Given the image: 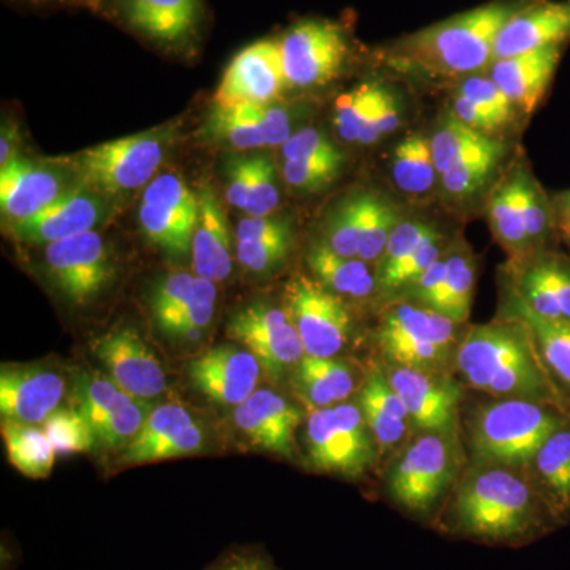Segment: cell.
<instances>
[{
  "label": "cell",
  "instance_id": "6da1fadb",
  "mask_svg": "<svg viewBox=\"0 0 570 570\" xmlns=\"http://www.w3.org/2000/svg\"><path fill=\"white\" fill-rule=\"evenodd\" d=\"M434 528L485 546L523 547L561 527L527 469L469 463Z\"/></svg>",
  "mask_w": 570,
  "mask_h": 570
},
{
  "label": "cell",
  "instance_id": "7a4b0ae2",
  "mask_svg": "<svg viewBox=\"0 0 570 570\" xmlns=\"http://www.w3.org/2000/svg\"><path fill=\"white\" fill-rule=\"evenodd\" d=\"M452 371L463 387L490 397L538 401L570 414L543 366L530 328L509 314L501 313L489 324L466 326Z\"/></svg>",
  "mask_w": 570,
  "mask_h": 570
},
{
  "label": "cell",
  "instance_id": "3957f363",
  "mask_svg": "<svg viewBox=\"0 0 570 570\" xmlns=\"http://www.w3.org/2000/svg\"><path fill=\"white\" fill-rule=\"evenodd\" d=\"M527 0H493L393 41L385 56L397 70L466 78L493 62L494 41Z\"/></svg>",
  "mask_w": 570,
  "mask_h": 570
},
{
  "label": "cell",
  "instance_id": "277c9868",
  "mask_svg": "<svg viewBox=\"0 0 570 570\" xmlns=\"http://www.w3.org/2000/svg\"><path fill=\"white\" fill-rule=\"evenodd\" d=\"M460 434L419 431L390 464L385 494L411 519L434 527L463 474Z\"/></svg>",
  "mask_w": 570,
  "mask_h": 570
},
{
  "label": "cell",
  "instance_id": "5b68a950",
  "mask_svg": "<svg viewBox=\"0 0 570 570\" xmlns=\"http://www.w3.org/2000/svg\"><path fill=\"white\" fill-rule=\"evenodd\" d=\"M569 415L538 401L491 397L469 415V461L524 468Z\"/></svg>",
  "mask_w": 570,
  "mask_h": 570
},
{
  "label": "cell",
  "instance_id": "8992f818",
  "mask_svg": "<svg viewBox=\"0 0 570 570\" xmlns=\"http://www.w3.org/2000/svg\"><path fill=\"white\" fill-rule=\"evenodd\" d=\"M466 326L411 299H396L382 314L376 341L382 362L453 373Z\"/></svg>",
  "mask_w": 570,
  "mask_h": 570
},
{
  "label": "cell",
  "instance_id": "52a82bcc",
  "mask_svg": "<svg viewBox=\"0 0 570 570\" xmlns=\"http://www.w3.org/2000/svg\"><path fill=\"white\" fill-rule=\"evenodd\" d=\"M174 127L148 130L92 146L67 165L81 187L100 195H122L148 186L167 156Z\"/></svg>",
  "mask_w": 570,
  "mask_h": 570
},
{
  "label": "cell",
  "instance_id": "ba28073f",
  "mask_svg": "<svg viewBox=\"0 0 570 570\" xmlns=\"http://www.w3.org/2000/svg\"><path fill=\"white\" fill-rule=\"evenodd\" d=\"M305 444L311 468L344 478L365 474L379 455L362 409L351 401L311 411Z\"/></svg>",
  "mask_w": 570,
  "mask_h": 570
},
{
  "label": "cell",
  "instance_id": "9c48e42d",
  "mask_svg": "<svg viewBox=\"0 0 570 570\" xmlns=\"http://www.w3.org/2000/svg\"><path fill=\"white\" fill-rule=\"evenodd\" d=\"M277 41L288 88H318L336 80L351 51L337 22L316 18L296 22Z\"/></svg>",
  "mask_w": 570,
  "mask_h": 570
},
{
  "label": "cell",
  "instance_id": "30bf717a",
  "mask_svg": "<svg viewBox=\"0 0 570 570\" xmlns=\"http://www.w3.org/2000/svg\"><path fill=\"white\" fill-rule=\"evenodd\" d=\"M287 313L302 337L306 355L336 356L347 346L352 318L341 296L314 277L296 275L285 287Z\"/></svg>",
  "mask_w": 570,
  "mask_h": 570
},
{
  "label": "cell",
  "instance_id": "8fae6325",
  "mask_svg": "<svg viewBox=\"0 0 570 570\" xmlns=\"http://www.w3.org/2000/svg\"><path fill=\"white\" fill-rule=\"evenodd\" d=\"M382 367L390 384L406 406L415 430L460 434L463 385L455 374L384 362Z\"/></svg>",
  "mask_w": 570,
  "mask_h": 570
},
{
  "label": "cell",
  "instance_id": "7c38bea8",
  "mask_svg": "<svg viewBox=\"0 0 570 570\" xmlns=\"http://www.w3.org/2000/svg\"><path fill=\"white\" fill-rule=\"evenodd\" d=\"M227 333L258 360L262 371L272 379L294 373L306 355L302 337L287 311L265 303H255L238 311L232 317Z\"/></svg>",
  "mask_w": 570,
  "mask_h": 570
},
{
  "label": "cell",
  "instance_id": "4fadbf2b",
  "mask_svg": "<svg viewBox=\"0 0 570 570\" xmlns=\"http://www.w3.org/2000/svg\"><path fill=\"white\" fill-rule=\"evenodd\" d=\"M508 298L535 316L570 322V255L557 249L510 258Z\"/></svg>",
  "mask_w": 570,
  "mask_h": 570
},
{
  "label": "cell",
  "instance_id": "5bb4252c",
  "mask_svg": "<svg viewBox=\"0 0 570 570\" xmlns=\"http://www.w3.org/2000/svg\"><path fill=\"white\" fill-rule=\"evenodd\" d=\"M45 261L59 291L78 306L91 303L115 277L111 255L96 230L51 243Z\"/></svg>",
  "mask_w": 570,
  "mask_h": 570
},
{
  "label": "cell",
  "instance_id": "9a60e30c",
  "mask_svg": "<svg viewBox=\"0 0 570 570\" xmlns=\"http://www.w3.org/2000/svg\"><path fill=\"white\" fill-rule=\"evenodd\" d=\"M73 392L77 407L91 423L97 441L110 449H126L149 414L145 401L127 395L100 374H78Z\"/></svg>",
  "mask_w": 570,
  "mask_h": 570
},
{
  "label": "cell",
  "instance_id": "2e32d148",
  "mask_svg": "<svg viewBox=\"0 0 570 570\" xmlns=\"http://www.w3.org/2000/svg\"><path fill=\"white\" fill-rule=\"evenodd\" d=\"M288 88L281 61L279 41L258 40L247 45L224 70L214 92L216 107L243 104H275Z\"/></svg>",
  "mask_w": 570,
  "mask_h": 570
},
{
  "label": "cell",
  "instance_id": "e0dca14e",
  "mask_svg": "<svg viewBox=\"0 0 570 570\" xmlns=\"http://www.w3.org/2000/svg\"><path fill=\"white\" fill-rule=\"evenodd\" d=\"M92 347L111 381L135 400H153L167 390L164 366L137 330H111L97 337Z\"/></svg>",
  "mask_w": 570,
  "mask_h": 570
},
{
  "label": "cell",
  "instance_id": "ac0fdd59",
  "mask_svg": "<svg viewBox=\"0 0 570 570\" xmlns=\"http://www.w3.org/2000/svg\"><path fill=\"white\" fill-rule=\"evenodd\" d=\"M187 374L194 387L213 403L236 407L257 390L262 366L249 351L219 346L194 358Z\"/></svg>",
  "mask_w": 570,
  "mask_h": 570
},
{
  "label": "cell",
  "instance_id": "d6986e66",
  "mask_svg": "<svg viewBox=\"0 0 570 570\" xmlns=\"http://www.w3.org/2000/svg\"><path fill=\"white\" fill-rule=\"evenodd\" d=\"M236 426L254 448L284 459L295 456V433L305 419L302 409L269 389L255 390L236 406Z\"/></svg>",
  "mask_w": 570,
  "mask_h": 570
},
{
  "label": "cell",
  "instance_id": "ffe728a7",
  "mask_svg": "<svg viewBox=\"0 0 570 570\" xmlns=\"http://www.w3.org/2000/svg\"><path fill=\"white\" fill-rule=\"evenodd\" d=\"M104 195L92 190L80 189L66 190L61 197L56 198L43 212L22 220V223L9 224L10 235L18 242L29 245H51L94 230L97 224L104 219Z\"/></svg>",
  "mask_w": 570,
  "mask_h": 570
},
{
  "label": "cell",
  "instance_id": "44dd1931",
  "mask_svg": "<svg viewBox=\"0 0 570 570\" xmlns=\"http://www.w3.org/2000/svg\"><path fill=\"white\" fill-rule=\"evenodd\" d=\"M570 41V0H527L494 41L493 61Z\"/></svg>",
  "mask_w": 570,
  "mask_h": 570
},
{
  "label": "cell",
  "instance_id": "7402d4cb",
  "mask_svg": "<svg viewBox=\"0 0 570 570\" xmlns=\"http://www.w3.org/2000/svg\"><path fill=\"white\" fill-rule=\"evenodd\" d=\"M66 384L58 373L43 367L3 366L0 373V412L17 422H47L61 406Z\"/></svg>",
  "mask_w": 570,
  "mask_h": 570
},
{
  "label": "cell",
  "instance_id": "603a6c76",
  "mask_svg": "<svg viewBox=\"0 0 570 570\" xmlns=\"http://www.w3.org/2000/svg\"><path fill=\"white\" fill-rule=\"evenodd\" d=\"M566 47L568 43L551 45L523 55L497 59L490 63L489 77L508 96L513 107H519L524 115H531L538 110L549 91Z\"/></svg>",
  "mask_w": 570,
  "mask_h": 570
},
{
  "label": "cell",
  "instance_id": "cb8c5ba5",
  "mask_svg": "<svg viewBox=\"0 0 570 570\" xmlns=\"http://www.w3.org/2000/svg\"><path fill=\"white\" fill-rule=\"evenodd\" d=\"M63 193L58 171L24 157H14L0 170V208L7 225L31 219Z\"/></svg>",
  "mask_w": 570,
  "mask_h": 570
},
{
  "label": "cell",
  "instance_id": "d4e9b609",
  "mask_svg": "<svg viewBox=\"0 0 570 570\" xmlns=\"http://www.w3.org/2000/svg\"><path fill=\"white\" fill-rule=\"evenodd\" d=\"M356 403L376 441L379 455H392L406 444L414 426L406 406L390 384L382 363L367 371L360 385Z\"/></svg>",
  "mask_w": 570,
  "mask_h": 570
},
{
  "label": "cell",
  "instance_id": "484cf974",
  "mask_svg": "<svg viewBox=\"0 0 570 570\" xmlns=\"http://www.w3.org/2000/svg\"><path fill=\"white\" fill-rule=\"evenodd\" d=\"M198 220L193 238V265L195 275L220 283L234 268L232 238L219 198L209 184L198 189Z\"/></svg>",
  "mask_w": 570,
  "mask_h": 570
},
{
  "label": "cell",
  "instance_id": "4316f807",
  "mask_svg": "<svg viewBox=\"0 0 570 570\" xmlns=\"http://www.w3.org/2000/svg\"><path fill=\"white\" fill-rule=\"evenodd\" d=\"M540 498L560 527L570 521V415L524 466Z\"/></svg>",
  "mask_w": 570,
  "mask_h": 570
},
{
  "label": "cell",
  "instance_id": "83f0119b",
  "mask_svg": "<svg viewBox=\"0 0 570 570\" xmlns=\"http://www.w3.org/2000/svg\"><path fill=\"white\" fill-rule=\"evenodd\" d=\"M292 385L311 411L346 403L360 390L354 366L336 356H303L292 373Z\"/></svg>",
  "mask_w": 570,
  "mask_h": 570
},
{
  "label": "cell",
  "instance_id": "f1b7e54d",
  "mask_svg": "<svg viewBox=\"0 0 570 570\" xmlns=\"http://www.w3.org/2000/svg\"><path fill=\"white\" fill-rule=\"evenodd\" d=\"M502 314L520 318L530 328L543 366L570 411V322L547 321L510 298Z\"/></svg>",
  "mask_w": 570,
  "mask_h": 570
},
{
  "label": "cell",
  "instance_id": "f546056e",
  "mask_svg": "<svg viewBox=\"0 0 570 570\" xmlns=\"http://www.w3.org/2000/svg\"><path fill=\"white\" fill-rule=\"evenodd\" d=\"M307 266L314 279L337 296L365 299L379 294L376 268L358 257H346L316 243L307 253Z\"/></svg>",
  "mask_w": 570,
  "mask_h": 570
},
{
  "label": "cell",
  "instance_id": "4dcf8cb0",
  "mask_svg": "<svg viewBox=\"0 0 570 570\" xmlns=\"http://www.w3.org/2000/svg\"><path fill=\"white\" fill-rule=\"evenodd\" d=\"M126 14L138 31L174 43L193 31L198 0H126Z\"/></svg>",
  "mask_w": 570,
  "mask_h": 570
},
{
  "label": "cell",
  "instance_id": "1f68e13d",
  "mask_svg": "<svg viewBox=\"0 0 570 570\" xmlns=\"http://www.w3.org/2000/svg\"><path fill=\"white\" fill-rule=\"evenodd\" d=\"M491 232L510 258L534 254L524 225L519 189V168L505 176L491 193L489 202Z\"/></svg>",
  "mask_w": 570,
  "mask_h": 570
},
{
  "label": "cell",
  "instance_id": "d6a6232c",
  "mask_svg": "<svg viewBox=\"0 0 570 570\" xmlns=\"http://www.w3.org/2000/svg\"><path fill=\"white\" fill-rule=\"evenodd\" d=\"M2 436L10 463L29 479H47L55 466L56 452L47 433L36 425L3 419Z\"/></svg>",
  "mask_w": 570,
  "mask_h": 570
},
{
  "label": "cell",
  "instance_id": "836d02e7",
  "mask_svg": "<svg viewBox=\"0 0 570 570\" xmlns=\"http://www.w3.org/2000/svg\"><path fill=\"white\" fill-rule=\"evenodd\" d=\"M438 176L430 137L411 134L397 142L392 157V178L401 193L423 197L433 190Z\"/></svg>",
  "mask_w": 570,
  "mask_h": 570
},
{
  "label": "cell",
  "instance_id": "e575fe53",
  "mask_svg": "<svg viewBox=\"0 0 570 570\" xmlns=\"http://www.w3.org/2000/svg\"><path fill=\"white\" fill-rule=\"evenodd\" d=\"M430 142L434 165L441 176L461 160L493 148L499 140L489 134L471 129L450 111L442 116L436 130L430 137Z\"/></svg>",
  "mask_w": 570,
  "mask_h": 570
},
{
  "label": "cell",
  "instance_id": "d590c367",
  "mask_svg": "<svg viewBox=\"0 0 570 570\" xmlns=\"http://www.w3.org/2000/svg\"><path fill=\"white\" fill-rule=\"evenodd\" d=\"M360 200V245L356 257L371 265H377L384 255L390 236L401 217L389 198L377 193H358Z\"/></svg>",
  "mask_w": 570,
  "mask_h": 570
},
{
  "label": "cell",
  "instance_id": "8d00e7d4",
  "mask_svg": "<svg viewBox=\"0 0 570 570\" xmlns=\"http://www.w3.org/2000/svg\"><path fill=\"white\" fill-rule=\"evenodd\" d=\"M448 277L441 311L456 324L466 325L475 292V258L471 247L460 239L448 249Z\"/></svg>",
  "mask_w": 570,
  "mask_h": 570
},
{
  "label": "cell",
  "instance_id": "74e56055",
  "mask_svg": "<svg viewBox=\"0 0 570 570\" xmlns=\"http://www.w3.org/2000/svg\"><path fill=\"white\" fill-rule=\"evenodd\" d=\"M142 234L159 247L165 254L174 258L186 257L193 250V238L197 225L183 219L181 216L165 209L163 206L145 204L141 202L138 212Z\"/></svg>",
  "mask_w": 570,
  "mask_h": 570
},
{
  "label": "cell",
  "instance_id": "f35d334b",
  "mask_svg": "<svg viewBox=\"0 0 570 570\" xmlns=\"http://www.w3.org/2000/svg\"><path fill=\"white\" fill-rule=\"evenodd\" d=\"M505 148L501 141L487 151L468 157L439 176L442 190L450 200L463 202L478 195L497 171Z\"/></svg>",
  "mask_w": 570,
  "mask_h": 570
},
{
  "label": "cell",
  "instance_id": "ab89813d",
  "mask_svg": "<svg viewBox=\"0 0 570 570\" xmlns=\"http://www.w3.org/2000/svg\"><path fill=\"white\" fill-rule=\"evenodd\" d=\"M195 419L186 407L179 404H164L153 409L142 423L140 433L124 449L122 460L130 464L145 463L146 456L165 439L183 428L193 425Z\"/></svg>",
  "mask_w": 570,
  "mask_h": 570
},
{
  "label": "cell",
  "instance_id": "60d3db41",
  "mask_svg": "<svg viewBox=\"0 0 570 570\" xmlns=\"http://www.w3.org/2000/svg\"><path fill=\"white\" fill-rule=\"evenodd\" d=\"M204 134L209 141L223 142L239 151L268 146L262 127L239 105L214 108L205 122Z\"/></svg>",
  "mask_w": 570,
  "mask_h": 570
},
{
  "label": "cell",
  "instance_id": "b9f144b4",
  "mask_svg": "<svg viewBox=\"0 0 570 570\" xmlns=\"http://www.w3.org/2000/svg\"><path fill=\"white\" fill-rule=\"evenodd\" d=\"M43 431L59 456L89 452L97 441L91 423L78 407L58 409L43 423Z\"/></svg>",
  "mask_w": 570,
  "mask_h": 570
},
{
  "label": "cell",
  "instance_id": "7bdbcfd3",
  "mask_svg": "<svg viewBox=\"0 0 570 570\" xmlns=\"http://www.w3.org/2000/svg\"><path fill=\"white\" fill-rule=\"evenodd\" d=\"M346 157L343 153L311 159L284 160L283 176L285 183L296 190L317 193L340 178Z\"/></svg>",
  "mask_w": 570,
  "mask_h": 570
},
{
  "label": "cell",
  "instance_id": "ee69618b",
  "mask_svg": "<svg viewBox=\"0 0 570 570\" xmlns=\"http://www.w3.org/2000/svg\"><path fill=\"white\" fill-rule=\"evenodd\" d=\"M141 202L163 206L170 209L183 219L197 225L198 220V197L187 187V184L175 174H163L156 176L146 186Z\"/></svg>",
  "mask_w": 570,
  "mask_h": 570
},
{
  "label": "cell",
  "instance_id": "f6af8a7d",
  "mask_svg": "<svg viewBox=\"0 0 570 570\" xmlns=\"http://www.w3.org/2000/svg\"><path fill=\"white\" fill-rule=\"evenodd\" d=\"M324 243L330 249L346 257H356L360 245V200L358 194L351 195L346 200L330 213L325 224Z\"/></svg>",
  "mask_w": 570,
  "mask_h": 570
},
{
  "label": "cell",
  "instance_id": "bcb514c9",
  "mask_svg": "<svg viewBox=\"0 0 570 570\" xmlns=\"http://www.w3.org/2000/svg\"><path fill=\"white\" fill-rule=\"evenodd\" d=\"M377 82H363L355 89L337 97L335 104V126L344 141L358 142L360 135L373 105Z\"/></svg>",
  "mask_w": 570,
  "mask_h": 570
},
{
  "label": "cell",
  "instance_id": "7dc6e473",
  "mask_svg": "<svg viewBox=\"0 0 570 570\" xmlns=\"http://www.w3.org/2000/svg\"><path fill=\"white\" fill-rule=\"evenodd\" d=\"M436 228V225L428 220L401 219L390 236L384 255L376 265L377 279L395 269L401 262L406 261L409 255L414 253Z\"/></svg>",
  "mask_w": 570,
  "mask_h": 570
},
{
  "label": "cell",
  "instance_id": "c3c4849f",
  "mask_svg": "<svg viewBox=\"0 0 570 570\" xmlns=\"http://www.w3.org/2000/svg\"><path fill=\"white\" fill-rule=\"evenodd\" d=\"M401 118H403V111H401L400 97L389 86L377 82L370 115L360 135V145H374L385 135L395 132L401 126Z\"/></svg>",
  "mask_w": 570,
  "mask_h": 570
},
{
  "label": "cell",
  "instance_id": "681fc988",
  "mask_svg": "<svg viewBox=\"0 0 570 570\" xmlns=\"http://www.w3.org/2000/svg\"><path fill=\"white\" fill-rule=\"evenodd\" d=\"M253 189L245 213L249 217L272 216L281 204L275 165L265 156L253 157Z\"/></svg>",
  "mask_w": 570,
  "mask_h": 570
},
{
  "label": "cell",
  "instance_id": "f907efd6",
  "mask_svg": "<svg viewBox=\"0 0 570 570\" xmlns=\"http://www.w3.org/2000/svg\"><path fill=\"white\" fill-rule=\"evenodd\" d=\"M292 238L272 239V242H238L236 257L247 272L261 275L276 268L291 253Z\"/></svg>",
  "mask_w": 570,
  "mask_h": 570
},
{
  "label": "cell",
  "instance_id": "816d5d0a",
  "mask_svg": "<svg viewBox=\"0 0 570 570\" xmlns=\"http://www.w3.org/2000/svg\"><path fill=\"white\" fill-rule=\"evenodd\" d=\"M216 303H194L157 322L165 335L176 340H195L212 324Z\"/></svg>",
  "mask_w": 570,
  "mask_h": 570
},
{
  "label": "cell",
  "instance_id": "f5cc1de1",
  "mask_svg": "<svg viewBox=\"0 0 570 570\" xmlns=\"http://www.w3.org/2000/svg\"><path fill=\"white\" fill-rule=\"evenodd\" d=\"M460 96L468 97L483 107H489L491 110L501 112L512 119L515 107L508 99L504 92L499 89L497 82L491 80L489 75L480 77V75H469L466 78H461L459 92Z\"/></svg>",
  "mask_w": 570,
  "mask_h": 570
},
{
  "label": "cell",
  "instance_id": "db71d44e",
  "mask_svg": "<svg viewBox=\"0 0 570 570\" xmlns=\"http://www.w3.org/2000/svg\"><path fill=\"white\" fill-rule=\"evenodd\" d=\"M205 445V431L200 423L194 422L193 425L176 431L170 438L165 439L163 444L149 452L145 463L153 461H164L179 459V456L194 455L200 452Z\"/></svg>",
  "mask_w": 570,
  "mask_h": 570
},
{
  "label": "cell",
  "instance_id": "11a10c76",
  "mask_svg": "<svg viewBox=\"0 0 570 570\" xmlns=\"http://www.w3.org/2000/svg\"><path fill=\"white\" fill-rule=\"evenodd\" d=\"M284 160L311 159L340 154L335 142L316 129L299 130L281 146Z\"/></svg>",
  "mask_w": 570,
  "mask_h": 570
},
{
  "label": "cell",
  "instance_id": "9f6ffc18",
  "mask_svg": "<svg viewBox=\"0 0 570 570\" xmlns=\"http://www.w3.org/2000/svg\"><path fill=\"white\" fill-rule=\"evenodd\" d=\"M452 112L471 129L489 135L508 126L510 121L508 116L491 110L489 107H483V105L474 102V100L468 99V97L460 96V94H456L455 100H453Z\"/></svg>",
  "mask_w": 570,
  "mask_h": 570
},
{
  "label": "cell",
  "instance_id": "6f0895ef",
  "mask_svg": "<svg viewBox=\"0 0 570 570\" xmlns=\"http://www.w3.org/2000/svg\"><path fill=\"white\" fill-rule=\"evenodd\" d=\"M253 171V157H235L227 165V200L242 212L249 205Z\"/></svg>",
  "mask_w": 570,
  "mask_h": 570
},
{
  "label": "cell",
  "instance_id": "680465c9",
  "mask_svg": "<svg viewBox=\"0 0 570 570\" xmlns=\"http://www.w3.org/2000/svg\"><path fill=\"white\" fill-rule=\"evenodd\" d=\"M292 225L279 217H246L236 228V242H272V239L288 238Z\"/></svg>",
  "mask_w": 570,
  "mask_h": 570
},
{
  "label": "cell",
  "instance_id": "91938a15",
  "mask_svg": "<svg viewBox=\"0 0 570 570\" xmlns=\"http://www.w3.org/2000/svg\"><path fill=\"white\" fill-rule=\"evenodd\" d=\"M208 570H276V568L261 551L238 549L228 551Z\"/></svg>",
  "mask_w": 570,
  "mask_h": 570
},
{
  "label": "cell",
  "instance_id": "94428289",
  "mask_svg": "<svg viewBox=\"0 0 570 570\" xmlns=\"http://www.w3.org/2000/svg\"><path fill=\"white\" fill-rule=\"evenodd\" d=\"M551 206H553L558 236L570 245V189L554 194L551 197Z\"/></svg>",
  "mask_w": 570,
  "mask_h": 570
},
{
  "label": "cell",
  "instance_id": "6125c7cd",
  "mask_svg": "<svg viewBox=\"0 0 570 570\" xmlns=\"http://www.w3.org/2000/svg\"><path fill=\"white\" fill-rule=\"evenodd\" d=\"M18 138H20V135L14 132L11 127H3L2 140H0V164H2V167L17 157L14 156V149H17L14 142H17Z\"/></svg>",
  "mask_w": 570,
  "mask_h": 570
}]
</instances>
